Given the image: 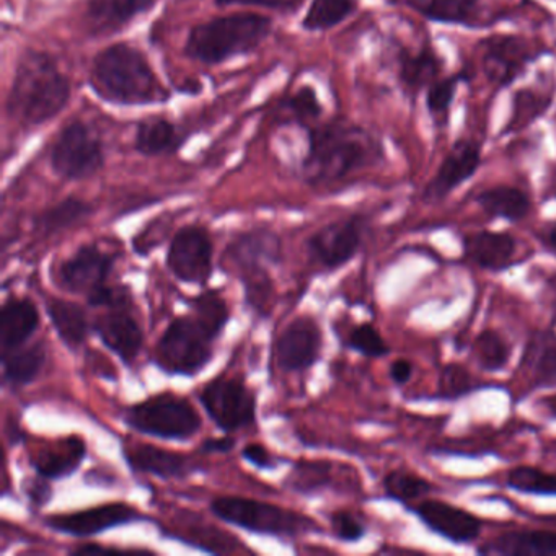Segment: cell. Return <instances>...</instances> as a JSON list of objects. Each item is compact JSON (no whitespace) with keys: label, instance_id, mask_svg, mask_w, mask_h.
I'll return each instance as SVG.
<instances>
[{"label":"cell","instance_id":"9c48e42d","mask_svg":"<svg viewBox=\"0 0 556 556\" xmlns=\"http://www.w3.org/2000/svg\"><path fill=\"white\" fill-rule=\"evenodd\" d=\"M198 400L211 421L227 434L256 421V396L236 377H216L201 389Z\"/></svg>","mask_w":556,"mask_h":556},{"label":"cell","instance_id":"ab89813d","mask_svg":"<svg viewBox=\"0 0 556 556\" xmlns=\"http://www.w3.org/2000/svg\"><path fill=\"white\" fill-rule=\"evenodd\" d=\"M506 486L522 494L556 496V473L532 465H519L507 471Z\"/></svg>","mask_w":556,"mask_h":556},{"label":"cell","instance_id":"b9f144b4","mask_svg":"<svg viewBox=\"0 0 556 556\" xmlns=\"http://www.w3.org/2000/svg\"><path fill=\"white\" fill-rule=\"evenodd\" d=\"M281 112L286 122L307 126L318 122L324 115V106L318 100L317 92L312 87L304 86L282 102Z\"/></svg>","mask_w":556,"mask_h":556},{"label":"cell","instance_id":"c3c4849f","mask_svg":"<svg viewBox=\"0 0 556 556\" xmlns=\"http://www.w3.org/2000/svg\"><path fill=\"white\" fill-rule=\"evenodd\" d=\"M242 457L243 460L249 462L250 465L260 468V470H271L276 467V458L269 454L268 448L265 445L256 444V442L247 444L242 448Z\"/></svg>","mask_w":556,"mask_h":556},{"label":"cell","instance_id":"f35d334b","mask_svg":"<svg viewBox=\"0 0 556 556\" xmlns=\"http://www.w3.org/2000/svg\"><path fill=\"white\" fill-rule=\"evenodd\" d=\"M191 314L219 338L230 318L229 305L217 289H207L190 302Z\"/></svg>","mask_w":556,"mask_h":556},{"label":"cell","instance_id":"60d3db41","mask_svg":"<svg viewBox=\"0 0 556 556\" xmlns=\"http://www.w3.org/2000/svg\"><path fill=\"white\" fill-rule=\"evenodd\" d=\"M462 79H464V74L439 77L435 83H432L426 89V109H428L429 115L434 119L435 125H447L448 112H451Z\"/></svg>","mask_w":556,"mask_h":556},{"label":"cell","instance_id":"30bf717a","mask_svg":"<svg viewBox=\"0 0 556 556\" xmlns=\"http://www.w3.org/2000/svg\"><path fill=\"white\" fill-rule=\"evenodd\" d=\"M165 265L178 281L204 288L214 271V243L210 232L197 224L178 230L172 237Z\"/></svg>","mask_w":556,"mask_h":556},{"label":"cell","instance_id":"52a82bcc","mask_svg":"<svg viewBox=\"0 0 556 556\" xmlns=\"http://www.w3.org/2000/svg\"><path fill=\"white\" fill-rule=\"evenodd\" d=\"M123 421L139 434L178 442L190 441L203 426L193 403L174 393H161L128 406Z\"/></svg>","mask_w":556,"mask_h":556},{"label":"cell","instance_id":"bcb514c9","mask_svg":"<svg viewBox=\"0 0 556 556\" xmlns=\"http://www.w3.org/2000/svg\"><path fill=\"white\" fill-rule=\"evenodd\" d=\"M24 493L30 504L37 507L47 506L53 497V490L50 486V480L37 473V477L28 478L24 481Z\"/></svg>","mask_w":556,"mask_h":556},{"label":"cell","instance_id":"4fadbf2b","mask_svg":"<svg viewBox=\"0 0 556 556\" xmlns=\"http://www.w3.org/2000/svg\"><path fill=\"white\" fill-rule=\"evenodd\" d=\"M409 509L431 532L438 533L454 545H470L477 542L483 530L480 517L445 501L426 497L412 504Z\"/></svg>","mask_w":556,"mask_h":556},{"label":"cell","instance_id":"3957f363","mask_svg":"<svg viewBox=\"0 0 556 556\" xmlns=\"http://www.w3.org/2000/svg\"><path fill=\"white\" fill-rule=\"evenodd\" d=\"M90 87L103 102L118 106L164 103L172 93L161 83L148 56L128 43L106 47L93 58Z\"/></svg>","mask_w":556,"mask_h":556},{"label":"cell","instance_id":"6da1fadb","mask_svg":"<svg viewBox=\"0 0 556 556\" xmlns=\"http://www.w3.org/2000/svg\"><path fill=\"white\" fill-rule=\"evenodd\" d=\"M383 157L382 144L363 126L333 119L308 128L307 154L301 175L312 187L333 185L377 164Z\"/></svg>","mask_w":556,"mask_h":556},{"label":"cell","instance_id":"603a6c76","mask_svg":"<svg viewBox=\"0 0 556 556\" xmlns=\"http://www.w3.org/2000/svg\"><path fill=\"white\" fill-rule=\"evenodd\" d=\"M86 454L87 445L84 439L71 435L35 452L30 457V464L34 470L47 480H63L79 470Z\"/></svg>","mask_w":556,"mask_h":556},{"label":"cell","instance_id":"e0dca14e","mask_svg":"<svg viewBox=\"0 0 556 556\" xmlns=\"http://www.w3.org/2000/svg\"><path fill=\"white\" fill-rule=\"evenodd\" d=\"M481 167V144L473 139H458L454 142L444 161L439 165L434 177L422 190L426 203H439L458 187L475 177Z\"/></svg>","mask_w":556,"mask_h":556},{"label":"cell","instance_id":"f6af8a7d","mask_svg":"<svg viewBox=\"0 0 556 556\" xmlns=\"http://www.w3.org/2000/svg\"><path fill=\"white\" fill-rule=\"evenodd\" d=\"M330 526L334 539L343 543H357L367 533L363 520L348 510H337V513L330 514Z\"/></svg>","mask_w":556,"mask_h":556},{"label":"cell","instance_id":"8992f818","mask_svg":"<svg viewBox=\"0 0 556 556\" xmlns=\"http://www.w3.org/2000/svg\"><path fill=\"white\" fill-rule=\"evenodd\" d=\"M216 340L193 314L177 317L155 344V364L167 376H198L213 361Z\"/></svg>","mask_w":556,"mask_h":556},{"label":"cell","instance_id":"d4e9b609","mask_svg":"<svg viewBox=\"0 0 556 556\" xmlns=\"http://www.w3.org/2000/svg\"><path fill=\"white\" fill-rule=\"evenodd\" d=\"M478 555L556 556L555 530H510L477 548Z\"/></svg>","mask_w":556,"mask_h":556},{"label":"cell","instance_id":"277c9868","mask_svg":"<svg viewBox=\"0 0 556 556\" xmlns=\"http://www.w3.org/2000/svg\"><path fill=\"white\" fill-rule=\"evenodd\" d=\"M271 30V18L255 12L220 15L191 28L184 51L197 63L217 66L258 50Z\"/></svg>","mask_w":556,"mask_h":556},{"label":"cell","instance_id":"d6986e66","mask_svg":"<svg viewBox=\"0 0 556 556\" xmlns=\"http://www.w3.org/2000/svg\"><path fill=\"white\" fill-rule=\"evenodd\" d=\"M226 262L240 278L269 271V266L281 262V240L268 229L240 233L227 247Z\"/></svg>","mask_w":556,"mask_h":556},{"label":"cell","instance_id":"ee69618b","mask_svg":"<svg viewBox=\"0 0 556 556\" xmlns=\"http://www.w3.org/2000/svg\"><path fill=\"white\" fill-rule=\"evenodd\" d=\"M346 346L367 359H380V357L389 356L392 351L380 331L370 324L356 325L348 333Z\"/></svg>","mask_w":556,"mask_h":556},{"label":"cell","instance_id":"2e32d148","mask_svg":"<svg viewBox=\"0 0 556 556\" xmlns=\"http://www.w3.org/2000/svg\"><path fill=\"white\" fill-rule=\"evenodd\" d=\"M324 334L315 318L308 315L294 318L275 344L278 366L286 372H305L320 359Z\"/></svg>","mask_w":556,"mask_h":556},{"label":"cell","instance_id":"7bdbcfd3","mask_svg":"<svg viewBox=\"0 0 556 556\" xmlns=\"http://www.w3.org/2000/svg\"><path fill=\"white\" fill-rule=\"evenodd\" d=\"M477 389L478 382L471 376L470 370L462 364L451 363L442 367L441 372H439L435 399L455 402V400L467 396L468 393L475 392Z\"/></svg>","mask_w":556,"mask_h":556},{"label":"cell","instance_id":"ac0fdd59","mask_svg":"<svg viewBox=\"0 0 556 556\" xmlns=\"http://www.w3.org/2000/svg\"><path fill=\"white\" fill-rule=\"evenodd\" d=\"M92 324L93 333L106 350L112 351L125 366L131 367L144 344V331L129 305L106 308Z\"/></svg>","mask_w":556,"mask_h":556},{"label":"cell","instance_id":"7a4b0ae2","mask_svg":"<svg viewBox=\"0 0 556 556\" xmlns=\"http://www.w3.org/2000/svg\"><path fill=\"white\" fill-rule=\"evenodd\" d=\"M71 97L73 84L50 53L28 50L18 58L8 97L12 122L28 129L47 125L67 109Z\"/></svg>","mask_w":556,"mask_h":556},{"label":"cell","instance_id":"d6a6232c","mask_svg":"<svg viewBox=\"0 0 556 556\" xmlns=\"http://www.w3.org/2000/svg\"><path fill=\"white\" fill-rule=\"evenodd\" d=\"M93 206L89 201L80 200L77 197H70L60 201L54 206L48 207L43 213L35 217V227L40 232L58 233L71 229L77 224L84 223L92 216Z\"/></svg>","mask_w":556,"mask_h":556},{"label":"cell","instance_id":"836d02e7","mask_svg":"<svg viewBox=\"0 0 556 556\" xmlns=\"http://www.w3.org/2000/svg\"><path fill=\"white\" fill-rule=\"evenodd\" d=\"M553 102V93L539 89L517 90L513 97L509 122L501 135H513L522 131L527 126L533 125L549 110Z\"/></svg>","mask_w":556,"mask_h":556},{"label":"cell","instance_id":"816d5d0a","mask_svg":"<svg viewBox=\"0 0 556 556\" xmlns=\"http://www.w3.org/2000/svg\"><path fill=\"white\" fill-rule=\"evenodd\" d=\"M70 553L71 555H96V553H122V549L109 548V546L96 545V543H86V545L76 546Z\"/></svg>","mask_w":556,"mask_h":556},{"label":"cell","instance_id":"9a60e30c","mask_svg":"<svg viewBox=\"0 0 556 556\" xmlns=\"http://www.w3.org/2000/svg\"><path fill=\"white\" fill-rule=\"evenodd\" d=\"M116 256L100 249L97 243H84L66 262L61 263L58 279L61 288L71 294H92L109 285Z\"/></svg>","mask_w":556,"mask_h":556},{"label":"cell","instance_id":"484cf974","mask_svg":"<svg viewBox=\"0 0 556 556\" xmlns=\"http://www.w3.org/2000/svg\"><path fill=\"white\" fill-rule=\"evenodd\" d=\"M396 63H399L400 84L413 99L442 77V71H444L441 58L428 45L419 48L418 51H400Z\"/></svg>","mask_w":556,"mask_h":556},{"label":"cell","instance_id":"e575fe53","mask_svg":"<svg viewBox=\"0 0 556 556\" xmlns=\"http://www.w3.org/2000/svg\"><path fill=\"white\" fill-rule=\"evenodd\" d=\"M356 9V0H312L301 27L311 34L328 31L348 21Z\"/></svg>","mask_w":556,"mask_h":556},{"label":"cell","instance_id":"ba28073f","mask_svg":"<svg viewBox=\"0 0 556 556\" xmlns=\"http://www.w3.org/2000/svg\"><path fill=\"white\" fill-rule=\"evenodd\" d=\"M105 161L102 139L80 119L64 126L51 148V168L67 181L96 177L105 167Z\"/></svg>","mask_w":556,"mask_h":556},{"label":"cell","instance_id":"f5cc1de1","mask_svg":"<svg viewBox=\"0 0 556 556\" xmlns=\"http://www.w3.org/2000/svg\"><path fill=\"white\" fill-rule=\"evenodd\" d=\"M546 245L549 247V250L552 252L556 253V223L553 224L552 227H549L548 230H546Z\"/></svg>","mask_w":556,"mask_h":556},{"label":"cell","instance_id":"681fc988","mask_svg":"<svg viewBox=\"0 0 556 556\" xmlns=\"http://www.w3.org/2000/svg\"><path fill=\"white\" fill-rule=\"evenodd\" d=\"M389 377L396 387L406 386L413 377V363L408 359H395L389 367Z\"/></svg>","mask_w":556,"mask_h":556},{"label":"cell","instance_id":"74e56055","mask_svg":"<svg viewBox=\"0 0 556 556\" xmlns=\"http://www.w3.org/2000/svg\"><path fill=\"white\" fill-rule=\"evenodd\" d=\"M382 486L389 500L396 501L403 506H412L425 500L432 491V484L425 477L403 468L389 471L383 477Z\"/></svg>","mask_w":556,"mask_h":556},{"label":"cell","instance_id":"f907efd6","mask_svg":"<svg viewBox=\"0 0 556 556\" xmlns=\"http://www.w3.org/2000/svg\"><path fill=\"white\" fill-rule=\"evenodd\" d=\"M236 447V439L224 435V438L206 439L200 445V452L203 454H227Z\"/></svg>","mask_w":556,"mask_h":556},{"label":"cell","instance_id":"cb8c5ba5","mask_svg":"<svg viewBox=\"0 0 556 556\" xmlns=\"http://www.w3.org/2000/svg\"><path fill=\"white\" fill-rule=\"evenodd\" d=\"M40 328V312L30 298H9L0 308V348L25 346Z\"/></svg>","mask_w":556,"mask_h":556},{"label":"cell","instance_id":"f1b7e54d","mask_svg":"<svg viewBox=\"0 0 556 556\" xmlns=\"http://www.w3.org/2000/svg\"><path fill=\"white\" fill-rule=\"evenodd\" d=\"M475 201L488 217L507 220V223H520L532 211L529 194L509 185L486 188L477 194Z\"/></svg>","mask_w":556,"mask_h":556},{"label":"cell","instance_id":"7dc6e473","mask_svg":"<svg viewBox=\"0 0 556 556\" xmlns=\"http://www.w3.org/2000/svg\"><path fill=\"white\" fill-rule=\"evenodd\" d=\"M220 8L227 5H253V8L269 9V11H294L302 0H214Z\"/></svg>","mask_w":556,"mask_h":556},{"label":"cell","instance_id":"5bb4252c","mask_svg":"<svg viewBox=\"0 0 556 556\" xmlns=\"http://www.w3.org/2000/svg\"><path fill=\"white\" fill-rule=\"evenodd\" d=\"M142 519L146 517L126 503H109L77 513L54 514L48 516L45 523L64 535L93 536Z\"/></svg>","mask_w":556,"mask_h":556},{"label":"cell","instance_id":"8d00e7d4","mask_svg":"<svg viewBox=\"0 0 556 556\" xmlns=\"http://www.w3.org/2000/svg\"><path fill=\"white\" fill-rule=\"evenodd\" d=\"M334 465L331 462H299L288 475L286 486L294 493L315 494L333 486Z\"/></svg>","mask_w":556,"mask_h":556},{"label":"cell","instance_id":"d590c367","mask_svg":"<svg viewBox=\"0 0 556 556\" xmlns=\"http://www.w3.org/2000/svg\"><path fill=\"white\" fill-rule=\"evenodd\" d=\"M471 356L484 372H501L509 364L513 350L500 331L488 328L480 331L471 344Z\"/></svg>","mask_w":556,"mask_h":556},{"label":"cell","instance_id":"ffe728a7","mask_svg":"<svg viewBox=\"0 0 556 556\" xmlns=\"http://www.w3.org/2000/svg\"><path fill=\"white\" fill-rule=\"evenodd\" d=\"M465 260L484 271L503 273L519 263V242L509 232L478 230L462 239Z\"/></svg>","mask_w":556,"mask_h":556},{"label":"cell","instance_id":"4dcf8cb0","mask_svg":"<svg viewBox=\"0 0 556 556\" xmlns=\"http://www.w3.org/2000/svg\"><path fill=\"white\" fill-rule=\"evenodd\" d=\"M47 363V351L41 344L15 348L2 353V380L12 389L30 386L38 379Z\"/></svg>","mask_w":556,"mask_h":556},{"label":"cell","instance_id":"7402d4cb","mask_svg":"<svg viewBox=\"0 0 556 556\" xmlns=\"http://www.w3.org/2000/svg\"><path fill=\"white\" fill-rule=\"evenodd\" d=\"M157 0H87V30L93 37H112L148 14Z\"/></svg>","mask_w":556,"mask_h":556},{"label":"cell","instance_id":"7c38bea8","mask_svg":"<svg viewBox=\"0 0 556 556\" xmlns=\"http://www.w3.org/2000/svg\"><path fill=\"white\" fill-rule=\"evenodd\" d=\"M483 70L488 79L500 87L509 86L527 66L542 56V50L527 38L516 35H493L481 41Z\"/></svg>","mask_w":556,"mask_h":556},{"label":"cell","instance_id":"f546056e","mask_svg":"<svg viewBox=\"0 0 556 556\" xmlns=\"http://www.w3.org/2000/svg\"><path fill=\"white\" fill-rule=\"evenodd\" d=\"M520 367L526 370L533 386H556V334H532L523 350Z\"/></svg>","mask_w":556,"mask_h":556},{"label":"cell","instance_id":"5b68a950","mask_svg":"<svg viewBox=\"0 0 556 556\" xmlns=\"http://www.w3.org/2000/svg\"><path fill=\"white\" fill-rule=\"evenodd\" d=\"M210 509L217 519L237 529L279 539H295L318 530L317 522L304 514L252 497L219 496L211 501Z\"/></svg>","mask_w":556,"mask_h":556},{"label":"cell","instance_id":"8fae6325","mask_svg":"<svg viewBox=\"0 0 556 556\" xmlns=\"http://www.w3.org/2000/svg\"><path fill=\"white\" fill-rule=\"evenodd\" d=\"M366 233V219L350 216L334 220L312 233L307 240V252L312 262L327 271L343 268L359 253Z\"/></svg>","mask_w":556,"mask_h":556},{"label":"cell","instance_id":"1f68e13d","mask_svg":"<svg viewBox=\"0 0 556 556\" xmlns=\"http://www.w3.org/2000/svg\"><path fill=\"white\" fill-rule=\"evenodd\" d=\"M421 17L445 25H471L478 17L480 0H406Z\"/></svg>","mask_w":556,"mask_h":556},{"label":"cell","instance_id":"44dd1931","mask_svg":"<svg viewBox=\"0 0 556 556\" xmlns=\"http://www.w3.org/2000/svg\"><path fill=\"white\" fill-rule=\"evenodd\" d=\"M129 468L138 473L152 475L161 480H184L200 470L187 455L152 444H135L123 448Z\"/></svg>","mask_w":556,"mask_h":556},{"label":"cell","instance_id":"83f0119b","mask_svg":"<svg viewBox=\"0 0 556 556\" xmlns=\"http://www.w3.org/2000/svg\"><path fill=\"white\" fill-rule=\"evenodd\" d=\"M185 144L184 131L170 119L149 118L139 123L135 149L144 157H164L180 151Z\"/></svg>","mask_w":556,"mask_h":556},{"label":"cell","instance_id":"4316f807","mask_svg":"<svg viewBox=\"0 0 556 556\" xmlns=\"http://www.w3.org/2000/svg\"><path fill=\"white\" fill-rule=\"evenodd\" d=\"M45 308L64 346L70 348L71 351L83 348L93 331L86 308L77 302L60 298L48 299Z\"/></svg>","mask_w":556,"mask_h":556}]
</instances>
